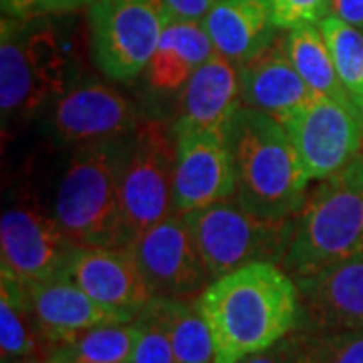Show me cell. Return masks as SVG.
<instances>
[{"label": "cell", "instance_id": "1", "mask_svg": "<svg viewBox=\"0 0 363 363\" xmlns=\"http://www.w3.org/2000/svg\"><path fill=\"white\" fill-rule=\"evenodd\" d=\"M208 325L214 363H238L298 327L295 279L274 262H252L214 279L196 298Z\"/></svg>", "mask_w": 363, "mask_h": 363}, {"label": "cell", "instance_id": "2", "mask_svg": "<svg viewBox=\"0 0 363 363\" xmlns=\"http://www.w3.org/2000/svg\"><path fill=\"white\" fill-rule=\"evenodd\" d=\"M226 142L238 200L269 218H295L311 182L285 125L242 105L228 125Z\"/></svg>", "mask_w": 363, "mask_h": 363}, {"label": "cell", "instance_id": "3", "mask_svg": "<svg viewBox=\"0 0 363 363\" xmlns=\"http://www.w3.org/2000/svg\"><path fill=\"white\" fill-rule=\"evenodd\" d=\"M363 252V156L309 188L283 269L293 279Z\"/></svg>", "mask_w": 363, "mask_h": 363}, {"label": "cell", "instance_id": "4", "mask_svg": "<svg viewBox=\"0 0 363 363\" xmlns=\"http://www.w3.org/2000/svg\"><path fill=\"white\" fill-rule=\"evenodd\" d=\"M123 142L125 138L85 143L67 160L52 214L75 247L125 248L119 210Z\"/></svg>", "mask_w": 363, "mask_h": 363}, {"label": "cell", "instance_id": "5", "mask_svg": "<svg viewBox=\"0 0 363 363\" xmlns=\"http://www.w3.org/2000/svg\"><path fill=\"white\" fill-rule=\"evenodd\" d=\"M176 133L162 121H140L125 135L119 169L121 238H135L174 214Z\"/></svg>", "mask_w": 363, "mask_h": 363}, {"label": "cell", "instance_id": "6", "mask_svg": "<svg viewBox=\"0 0 363 363\" xmlns=\"http://www.w3.org/2000/svg\"><path fill=\"white\" fill-rule=\"evenodd\" d=\"M186 220L212 281L252 262L283 264L295 228V218L257 214L236 194L186 214Z\"/></svg>", "mask_w": 363, "mask_h": 363}, {"label": "cell", "instance_id": "7", "mask_svg": "<svg viewBox=\"0 0 363 363\" xmlns=\"http://www.w3.org/2000/svg\"><path fill=\"white\" fill-rule=\"evenodd\" d=\"M65 81V51L51 26L25 30L16 18L2 21L0 107L4 119L33 116L67 89Z\"/></svg>", "mask_w": 363, "mask_h": 363}, {"label": "cell", "instance_id": "8", "mask_svg": "<svg viewBox=\"0 0 363 363\" xmlns=\"http://www.w3.org/2000/svg\"><path fill=\"white\" fill-rule=\"evenodd\" d=\"M169 21L164 0H97L89 6L91 55L113 81H131L147 69Z\"/></svg>", "mask_w": 363, "mask_h": 363}, {"label": "cell", "instance_id": "9", "mask_svg": "<svg viewBox=\"0 0 363 363\" xmlns=\"http://www.w3.org/2000/svg\"><path fill=\"white\" fill-rule=\"evenodd\" d=\"M283 125L309 182L335 176L362 154L363 116L351 99L317 93Z\"/></svg>", "mask_w": 363, "mask_h": 363}, {"label": "cell", "instance_id": "10", "mask_svg": "<svg viewBox=\"0 0 363 363\" xmlns=\"http://www.w3.org/2000/svg\"><path fill=\"white\" fill-rule=\"evenodd\" d=\"M75 245L67 238L55 214L33 202L6 208L0 220L2 272L23 285L59 277Z\"/></svg>", "mask_w": 363, "mask_h": 363}, {"label": "cell", "instance_id": "11", "mask_svg": "<svg viewBox=\"0 0 363 363\" xmlns=\"http://www.w3.org/2000/svg\"><path fill=\"white\" fill-rule=\"evenodd\" d=\"M154 297L198 298L212 283L186 216L172 214L128 247Z\"/></svg>", "mask_w": 363, "mask_h": 363}, {"label": "cell", "instance_id": "12", "mask_svg": "<svg viewBox=\"0 0 363 363\" xmlns=\"http://www.w3.org/2000/svg\"><path fill=\"white\" fill-rule=\"evenodd\" d=\"M140 125L135 105L113 87L85 81L52 99L47 117L51 138L61 145H85L125 138Z\"/></svg>", "mask_w": 363, "mask_h": 363}, {"label": "cell", "instance_id": "13", "mask_svg": "<svg viewBox=\"0 0 363 363\" xmlns=\"http://www.w3.org/2000/svg\"><path fill=\"white\" fill-rule=\"evenodd\" d=\"M176 133L174 214H192L236 194L226 135L196 130Z\"/></svg>", "mask_w": 363, "mask_h": 363}, {"label": "cell", "instance_id": "14", "mask_svg": "<svg viewBox=\"0 0 363 363\" xmlns=\"http://www.w3.org/2000/svg\"><path fill=\"white\" fill-rule=\"evenodd\" d=\"M61 274L130 323L154 298L140 262L128 247H75Z\"/></svg>", "mask_w": 363, "mask_h": 363}, {"label": "cell", "instance_id": "15", "mask_svg": "<svg viewBox=\"0 0 363 363\" xmlns=\"http://www.w3.org/2000/svg\"><path fill=\"white\" fill-rule=\"evenodd\" d=\"M298 327L363 331V252L295 279Z\"/></svg>", "mask_w": 363, "mask_h": 363}, {"label": "cell", "instance_id": "16", "mask_svg": "<svg viewBox=\"0 0 363 363\" xmlns=\"http://www.w3.org/2000/svg\"><path fill=\"white\" fill-rule=\"evenodd\" d=\"M25 291L35 327L49 350L93 327L130 323L123 315L97 303L63 274L25 285Z\"/></svg>", "mask_w": 363, "mask_h": 363}, {"label": "cell", "instance_id": "17", "mask_svg": "<svg viewBox=\"0 0 363 363\" xmlns=\"http://www.w3.org/2000/svg\"><path fill=\"white\" fill-rule=\"evenodd\" d=\"M238 71L242 105L274 117L281 123L289 121L317 95L293 65L286 39H274L260 55L238 67Z\"/></svg>", "mask_w": 363, "mask_h": 363}, {"label": "cell", "instance_id": "18", "mask_svg": "<svg viewBox=\"0 0 363 363\" xmlns=\"http://www.w3.org/2000/svg\"><path fill=\"white\" fill-rule=\"evenodd\" d=\"M182 89L180 116L174 123V130L226 135L233 117L242 107L238 67L214 52Z\"/></svg>", "mask_w": 363, "mask_h": 363}, {"label": "cell", "instance_id": "19", "mask_svg": "<svg viewBox=\"0 0 363 363\" xmlns=\"http://www.w3.org/2000/svg\"><path fill=\"white\" fill-rule=\"evenodd\" d=\"M202 25L214 51L236 67L245 65L277 39L271 0H218Z\"/></svg>", "mask_w": 363, "mask_h": 363}, {"label": "cell", "instance_id": "20", "mask_svg": "<svg viewBox=\"0 0 363 363\" xmlns=\"http://www.w3.org/2000/svg\"><path fill=\"white\" fill-rule=\"evenodd\" d=\"M202 21L169 16L157 49L147 65V81L157 91L182 89L214 55Z\"/></svg>", "mask_w": 363, "mask_h": 363}, {"label": "cell", "instance_id": "21", "mask_svg": "<svg viewBox=\"0 0 363 363\" xmlns=\"http://www.w3.org/2000/svg\"><path fill=\"white\" fill-rule=\"evenodd\" d=\"M147 307L164 325L178 363H214V347L196 301L154 297Z\"/></svg>", "mask_w": 363, "mask_h": 363}, {"label": "cell", "instance_id": "22", "mask_svg": "<svg viewBox=\"0 0 363 363\" xmlns=\"http://www.w3.org/2000/svg\"><path fill=\"white\" fill-rule=\"evenodd\" d=\"M43 350L49 351L40 339L28 309L25 285L14 277L0 274V351L2 363L39 357ZM40 359V357H39Z\"/></svg>", "mask_w": 363, "mask_h": 363}, {"label": "cell", "instance_id": "23", "mask_svg": "<svg viewBox=\"0 0 363 363\" xmlns=\"http://www.w3.org/2000/svg\"><path fill=\"white\" fill-rule=\"evenodd\" d=\"M138 343L135 323L101 325L52 345L45 363H131Z\"/></svg>", "mask_w": 363, "mask_h": 363}, {"label": "cell", "instance_id": "24", "mask_svg": "<svg viewBox=\"0 0 363 363\" xmlns=\"http://www.w3.org/2000/svg\"><path fill=\"white\" fill-rule=\"evenodd\" d=\"M286 51L301 79L313 93L335 99H350L347 91L339 81L333 57L319 25H305L289 30Z\"/></svg>", "mask_w": 363, "mask_h": 363}, {"label": "cell", "instance_id": "25", "mask_svg": "<svg viewBox=\"0 0 363 363\" xmlns=\"http://www.w3.org/2000/svg\"><path fill=\"white\" fill-rule=\"evenodd\" d=\"M325 43L331 51L339 81L363 116V33L329 14L319 23Z\"/></svg>", "mask_w": 363, "mask_h": 363}, {"label": "cell", "instance_id": "26", "mask_svg": "<svg viewBox=\"0 0 363 363\" xmlns=\"http://www.w3.org/2000/svg\"><path fill=\"white\" fill-rule=\"evenodd\" d=\"M289 339L298 363H363V331L297 327Z\"/></svg>", "mask_w": 363, "mask_h": 363}, {"label": "cell", "instance_id": "27", "mask_svg": "<svg viewBox=\"0 0 363 363\" xmlns=\"http://www.w3.org/2000/svg\"><path fill=\"white\" fill-rule=\"evenodd\" d=\"M133 323L138 327V343L131 363H178L164 325L147 305L133 319Z\"/></svg>", "mask_w": 363, "mask_h": 363}, {"label": "cell", "instance_id": "28", "mask_svg": "<svg viewBox=\"0 0 363 363\" xmlns=\"http://www.w3.org/2000/svg\"><path fill=\"white\" fill-rule=\"evenodd\" d=\"M271 11L279 30H295L329 16V0H271Z\"/></svg>", "mask_w": 363, "mask_h": 363}, {"label": "cell", "instance_id": "29", "mask_svg": "<svg viewBox=\"0 0 363 363\" xmlns=\"http://www.w3.org/2000/svg\"><path fill=\"white\" fill-rule=\"evenodd\" d=\"M238 363H298V359L297 353L293 350V343L286 335L285 339H281L279 343H274L269 350L252 353Z\"/></svg>", "mask_w": 363, "mask_h": 363}, {"label": "cell", "instance_id": "30", "mask_svg": "<svg viewBox=\"0 0 363 363\" xmlns=\"http://www.w3.org/2000/svg\"><path fill=\"white\" fill-rule=\"evenodd\" d=\"M168 6L169 16L178 18H190V21H204L212 6L218 0H164Z\"/></svg>", "mask_w": 363, "mask_h": 363}, {"label": "cell", "instance_id": "31", "mask_svg": "<svg viewBox=\"0 0 363 363\" xmlns=\"http://www.w3.org/2000/svg\"><path fill=\"white\" fill-rule=\"evenodd\" d=\"M329 14L347 25L363 28V0H329Z\"/></svg>", "mask_w": 363, "mask_h": 363}, {"label": "cell", "instance_id": "32", "mask_svg": "<svg viewBox=\"0 0 363 363\" xmlns=\"http://www.w3.org/2000/svg\"><path fill=\"white\" fill-rule=\"evenodd\" d=\"M97 0H39L35 14H63L77 11L81 6H91Z\"/></svg>", "mask_w": 363, "mask_h": 363}, {"label": "cell", "instance_id": "33", "mask_svg": "<svg viewBox=\"0 0 363 363\" xmlns=\"http://www.w3.org/2000/svg\"><path fill=\"white\" fill-rule=\"evenodd\" d=\"M0 2H2V13L16 21H25L33 16L37 13V4H39V0H0Z\"/></svg>", "mask_w": 363, "mask_h": 363}, {"label": "cell", "instance_id": "34", "mask_svg": "<svg viewBox=\"0 0 363 363\" xmlns=\"http://www.w3.org/2000/svg\"><path fill=\"white\" fill-rule=\"evenodd\" d=\"M11 363H40V359L39 357H30V359H16V362Z\"/></svg>", "mask_w": 363, "mask_h": 363}]
</instances>
